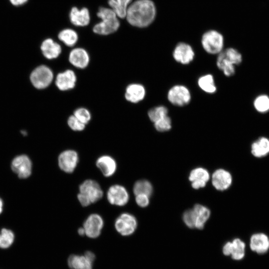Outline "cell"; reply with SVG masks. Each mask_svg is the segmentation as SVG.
Masks as SVG:
<instances>
[{"instance_id": "4dcf8cb0", "label": "cell", "mask_w": 269, "mask_h": 269, "mask_svg": "<svg viewBox=\"0 0 269 269\" xmlns=\"http://www.w3.org/2000/svg\"><path fill=\"white\" fill-rule=\"evenodd\" d=\"M133 191L135 195L145 194L149 197L152 192V187L147 180H140L134 183Z\"/></svg>"}, {"instance_id": "52a82bcc", "label": "cell", "mask_w": 269, "mask_h": 269, "mask_svg": "<svg viewBox=\"0 0 269 269\" xmlns=\"http://www.w3.org/2000/svg\"><path fill=\"white\" fill-rule=\"evenodd\" d=\"M137 225L135 217L128 213L121 214L115 222L117 231L122 236H129L133 234L136 230Z\"/></svg>"}, {"instance_id": "836d02e7", "label": "cell", "mask_w": 269, "mask_h": 269, "mask_svg": "<svg viewBox=\"0 0 269 269\" xmlns=\"http://www.w3.org/2000/svg\"><path fill=\"white\" fill-rule=\"evenodd\" d=\"M154 127L159 132L169 131L172 128L171 119L167 115L154 122Z\"/></svg>"}, {"instance_id": "e0dca14e", "label": "cell", "mask_w": 269, "mask_h": 269, "mask_svg": "<svg viewBox=\"0 0 269 269\" xmlns=\"http://www.w3.org/2000/svg\"><path fill=\"white\" fill-rule=\"evenodd\" d=\"M69 60L74 66L83 69L88 66L90 58L88 52L84 49L76 48L71 51Z\"/></svg>"}, {"instance_id": "5bb4252c", "label": "cell", "mask_w": 269, "mask_h": 269, "mask_svg": "<svg viewBox=\"0 0 269 269\" xmlns=\"http://www.w3.org/2000/svg\"><path fill=\"white\" fill-rule=\"evenodd\" d=\"M76 80V76L74 71L66 70L57 75L55 84L60 90L67 91L75 87Z\"/></svg>"}, {"instance_id": "7a4b0ae2", "label": "cell", "mask_w": 269, "mask_h": 269, "mask_svg": "<svg viewBox=\"0 0 269 269\" xmlns=\"http://www.w3.org/2000/svg\"><path fill=\"white\" fill-rule=\"evenodd\" d=\"M102 21L93 27L94 32L100 35H108L116 32L120 27V21L116 13L111 9L101 7L97 13Z\"/></svg>"}, {"instance_id": "ffe728a7", "label": "cell", "mask_w": 269, "mask_h": 269, "mask_svg": "<svg viewBox=\"0 0 269 269\" xmlns=\"http://www.w3.org/2000/svg\"><path fill=\"white\" fill-rule=\"evenodd\" d=\"M96 166L101 170L104 176H112L117 169V163L115 160L109 155H102L96 161Z\"/></svg>"}, {"instance_id": "d4e9b609", "label": "cell", "mask_w": 269, "mask_h": 269, "mask_svg": "<svg viewBox=\"0 0 269 269\" xmlns=\"http://www.w3.org/2000/svg\"><path fill=\"white\" fill-rule=\"evenodd\" d=\"M218 56L235 66L239 65L243 61L241 53L236 49L232 47L223 50L218 54Z\"/></svg>"}, {"instance_id": "484cf974", "label": "cell", "mask_w": 269, "mask_h": 269, "mask_svg": "<svg viewBox=\"0 0 269 269\" xmlns=\"http://www.w3.org/2000/svg\"><path fill=\"white\" fill-rule=\"evenodd\" d=\"M193 210L195 217V228L201 229L209 218L210 211L207 208L200 204L195 205Z\"/></svg>"}, {"instance_id": "3957f363", "label": "cell", "mask_w": 269, "mask_h": 269, "mask_svg": "<svg viewBox=\"0 0 269 269\" xmlns=\"http://www.w3.org/2000/svg\"><path fill=\"white\" fill-rule=\"evenodd\" d=\"M103 196V190L98 182L92 179L85 180L79 186L77 198L84 207L96 202Z\"/></svg>"}, {"instance_id": "ba28073f", "label": "cell", "mask_w": 269, "mask_h": 269, "mask_svg": "<svg viewBox=\"0 0 269 269\" xmlns=\"http://www.w3.org/2000/svg\"><path fill=\"white\" fill-rule=\"evenodd\" d=\"M11 167L20 178H26L31 174L32 162L26 155H20L13 158Z\"/></svg>"}, {"instance_id": "277c9868", "label": "cell", "mask_w": 269, "mask_h": 269, "mask_svg": "<svg viewBox=\"0 0 269 269\" xmlns=\"http://www.w3.org/2000/svg\"><path fill=\"white\" fill-rule=\"evenodd\" d=\"M201 44L206 52L211 54H218L223 50L224 38L217 31L210 30L202 35Z\"/></svg>"}, {"instance_id": "d590c367", "label": "cell", "mask_w": 269, "mask_h": 269, "mask_svg": "<svg viewBox=\"0 0 269 269\" xmlns=\"http://www.w3.org/2000/svg\"><path fill=\"white\" fill-rule=\"evenodd\" d=\"M67 122L69 127L75 131H81L85 128L86 125L82 123L74 115H71L69 117Z\"/></svg>"}, {"instance_id": "83f0119b", "label": "cell", "mask_w": 269, "mask_h": 269, "mask_svg": "<svg viewBox=\"0 0 269 269\" xmlns=\"http://www.w3.org/2000/svg\"><path fill=\"white\" fill-rule=\"evenodd\" d=\"M132 0H108L109 5L117 15L122 18L126 16L128 5Z\"/></svg>"}, {"instance_id": "cb8c5ba5", "label": "cell", "mask_w": 269, "mask_h": 269, "mask_svg": "<svg viewBox=\"0 0 269 269\" xmlns=\"http://www.w3.org/2000/svg\"><path fill=\"white\" fill-rule=\"evenodd\" d=\"M93 262L85 255H71L68 260V264L71 269H92Z\"/></svg>"}, {"instance_id": "7c38bea8", "label": "cell", "mask_w": 269, "mask_h": 269, "mask_svg": "<svg viewBox=\"0 0 269 269\" xmlns=\"http://www.w3.org/2000/svg\"><path fill=\"white\" fill-rule=\"evenodd\" d=\"M172 56L174 59L178 63L183 65H187L193 60L195 53L189 44L184 42H180L175 47Z\"/></svg>"}, {"instance_id": "e575fe53", "label": "cell", "mask_w": 269, "mask_h": 269, "mask_svg": "<svg viewBox=\"0 0 269 269\" xmlns=\"http://www.w3.org/2000/svg\"><path fill=\"white\" fill-rule=\"evenodd\" d=\"M73 115L85 125L88 124L91 118L89 111L84 108L76 109Z\"/></svg>"}, {"instance_id": "d6986e66", "label": "cell", "mask_w": 269, "mask_h": 269, "mask_svg": "<svg viewBox=\"0 0 269 269\" xmlns=\"http://www.w3.org/2000/svg\"><path fill=\"white\" fill-rule=\"evenodd\" d=\"M209 178L208 171L201 167L192 170L189 177V180L192 182V187L196 189L205 187Z\"/></svg>"}, {"instance_id": "7bdbcfd3", "label": "cell", "mask_w": 269, "mask_h": 269, "mask_svg": "<svg viewBox=\"0 0 269 269\" xmlns=\"http://www.w3.org/2000/svg\"><path fill=\"white\" fill-rule=\"evenodd\" d=\"M21 133L23 135H26L27 134V133L25 131H21Z\"/></svg>"}, {"instance_id": "603a6c76", "label": "cell", "mask_w": 269, "mask_h": 269, "mask_svg": "<svg viewBox=\"0 0 269 269\" xmlns=\"http://www.w3.org/2000/svg\"><path fill=\"white\" fill-rule=\"evenodd\" d=\"M251 151L257 158L268 155L269 154V138L264 136L259 137L252 143Z\"/></svg>"}, {"instance_id": "ab89813d", "label": "cell", "mask_w": 269, "mask_h": 269, "mask_svg": "<svg viewBox=\"0 0 269 269\" xmlns=\"http://www.w3.org/2000/svg\"><path fill=\"white\" fill-rule=\"evenodd\" d=\"M84 255L90 260L94 262L95 259V255L90 251H87L85 252Z\"/></svg>"}, {"instance_id": "5b68a950", "label": "cell", "mask_w": 269, "mask_h": 269, "mask_svg": "<svg viewBox=\"0 0 269 269\" xmlns=\"http://www.w3.org/2000/svg\"><path fill=\"white\" fill-rule=\"evenodd\" d=\"M53 78L52 70L45 65L36 67L30 76L31 83L35 88L39 89L47 87L51 83Z\"/></svg>"}, {"instance_id": "4fadbf2b", "label": "cell", "mask_w": 269, "mask_h": 269, "mask_svg": "<svg viewBox=\"0 0 269 269\" xmlns=\"http://www.w3.org/2000/svg\"><path fill=\"white\" fill-rule=\"evenodd\" d=\"M245 243L241 239L237 238L224 245L223 253L225 256H231L232 258L235 260H240L245 256Z\"/></svg>"}, {"instance_id": "4316f807", "label": "cell", "mask_w": 269, "mask_h": 269, "mask_svg": "<svg viewBox=\"0 0 269 269\" xmlns=\"http://www.w3.org/2000/svg\"><path fill=\"white\" fill-rule=\"evenodd\" d=\"M199 87L204 92L212 94L217 91L213 76L210 74H207L200 76L197 81Z\"/></svg>"}, {"instance_id": "1f68e13d", "label": "cell", "mask_w": 269, "mask_h": 269, "mask_svg": "<svg viewBox=\"0 0 269 269\" xmlns=\"http://www.w3.org/2000/svg\"><path fill=\"white\" fill-rule=\"evenodd\" d=\"M168 109L165 106L160 105L150 109L147 114L149 120L154 123L168 115Z\"/></svg>"}, {"instance_id": "f1b7e54d", "label": "cell", "mask_w": 269, "mask_h": 269, "mask_svg": "<svg viewBox=\"0 0 269 269\" xmlns=\"http://www.w3.org/2000/svg\"><path fill=\"white\" fill-rule=\"evenodd\" d=\"M253 106L257 112L267 113L269 112V96L265 94L258 95L253 101Z\"/></svg>"}, {"instance_id": "8fae6325", "label": "cell", "mask_w": 269, "mask_h": 269, "mask_svg": "<svg viewBox=\"0 0 269 269\" xmlns=\"http://www.w3.org/2000/svg\"><path fill=\"white\" fill-rule=\"evenodd\" d=\"M79 161L77 152L73 150H64L59 155L58 165L60 168L66 173H72L76 168Z\"/></svg>"}, {"instance_id": "6da1fadb", "label": "cell", "mask_w": 269, "mask_h": 269, "mask_svg": "<svg viewBox=\"0 0 269 269\" xmlns=\"http://www.w3.org/2000/svg\"><path fill=\"white\" fill-rule=\"evenodd\" d=\"M155 15V6L151 0H137L128 7L126 17L132 25L145 27L152 22Z\"/></svg>"}, {"instance_id": "9c48e42d", "label": "cell", "mask_w": 269, "mask_h": 269, "mask_svg": "<svg viewBox=\"0 0 269 269\" xmlns=\"http://www.w3.org/2000/svg\"><path fill=\"white\" fill-rule=\"evenodd\" d=\"M107 197L110 204L123 206L128 202L129 194L125 187L119 184H115L109 188Z\"/></svg>"}, {"instance_id": "9a60e30c", "label": "cell", "mask_w": 269, "mask_h": 269, "mask_svg": "<svg viewBox=\"0 0 269 269\" xmlns=\"http://www.w3.org/2000/svg\"><path fill=\"white\" fill-rule=\"evenodd\" d=\"M212 181L216 189L222 191L226 190L231 185L232 177L229 172L219 169L213 173Z\"/></svg>"}, {"instance_id": "b9f144b4", "label": "cell", "mask_w": 269, "mask_h": 269, "mask_svg": "<svg viewBox=\"0 0 269 269\" xmlns=\"http://www.w3.org/2000/svg\"><path fill=\"white\" fill-rule=\"evenodd\" d=\"M3 209V201L2 199L0 198V214L2 212Z\"/></svg>"}, {"instance_id": "8d00e7d4", "label": "cell", "mask_w": 269, "mask_h": 269, "mask_svg": "<svg viewBox=\"0 0 269 269\" xmlns=\"http://www.w3.org/2000/svg\"><path fill=\"white\" fill-rule=\"evenodd\" d=\"M183 219L185 224L190 228H195V217L193 209L185 211Z\"/></svg>"}, {"instance_id": "60d3db41", "label": "cell", "mask_w": 269, "mask_h": 269, "mask_svg": "<svg viewBox=\"0 0 269 269\" xmlns=\"http://www.w3.org/2000/svg\"><path fill=\"white\" fill-rule=\"evenodd\" d=\"M78 234L81 236H83L85 235V230L83 227L79 228L78 230Z\"/></svg>"}, {"instance_id": "f35d334b", "label": "cell", "mask_w": 269, "mask_h": 269, "mask_svg": "<svg viewBox=\"0 0 269 269\" xmlns=\"http://www.w3.org/2000/svg\"><path fill=\"white\" fill-rule=\"evenodd\" d=\"M10 3L15 6H18L26 3L28 0H9Z\"/></svg>"}, {"instance_id": "2e32d148", "label": "cell", "mask_w": 269, "mask_h": 269, "mask_svg": "<svg viewBox=\"0 0 269 269\" xmlns=\"http://www.w3.org/2000/svg\"><path fill=\"white\" fill-rule=\"evenodd\" d=\"M250 247L258 254H265L269 249V238L263 233H255L250 238Z\"/></svg>"}, {"instance_id": "30bf717a", "label": "cell", "mask_w": 269, "mask_h": 269, "mask_svg": "<svg viewBox=\"0 0 269 269\" xmlns=\"http://www.w3.org/2000/svg\"><path fill=\"white\" fill-rule=\"evenodd\" d=\"M104 226L102 217L97 214L90 215L83 224L85 235L91 238H96L101 234Z\"/></svg>"}, {"instance_id": "7402d4cb", "label": "cell", "mask_w": 269, "mask_h": 269, "mask_svg": "<svg viewBox=\"0 0 269 269\" xmlns=\"http://www.w3.org/2000/svg\"><path fill=\"white\" fill-rule=\"evenodd\" d=\"M40 49L44 56L48 59L58 57L61 52V47L51 38H47L43 41Z\"/></svg>"}, {"instance_id": "44dd1931", "label": "cell", "mask_w": 269, "mask_h": 269, "mask_svg": "<svg viewBox=\"0 0 269 269\" xmlns=\"http://www.w3.org/2000/svg\"><path fill=\"white\" fill-rule=\"evenodd\" d=\"M145 89L140 84H130L126 88L125 98L126 100L133 103H137L142 101L145 96Z\"/></svg>"}, {"instance_id": "8992f818", "label": "cell", "mask_w": 269, "mask_h": 269, "mask_svg": "<svg viewBox=\"0 0 269 269\" xmlns=\"http://www.w3.org/2000/svg\"><path fill=\"white\" fill-rule=\"evenodd\" d=\"M167 99L172 105L183 107L188 104L191 100V94L187 87L182 85L172 86L167 93Z\"/></svg>"}, {"instance_id": "ac0fdd59", "label": "cell", "mask_w": 269, "mask_h": 269, "mask_svg": "<svg viewBox=\"0 0 269 269\" xmlns=\"http://www.w3.org/2000/svg\"><path fill=\"white\" fill-rule=\"evenodd\" d=\"M69 18L71 23L77 26H86L90 21L89 11L86 7L81 9L76 7H72L70 12Z\"/></svg>"}, {"instance_id": "74e56055", "label": "cell", "mask_w": 269, "mask_h": 269, "mask_svg": "<svg viewBox=\"0 0 269 269\" xmlns=\"http://www.w3.org/2000/svg\"><path fill=\"white\" fill-rule=\"evenodd\" d=\"M135 196V202L139 206L145 207L148 205L149 196L145 194H138Z\"/></svg>"}, {"instance_id": "d6a6232c", "label": "cell", "mask_w": 269, "mask_h": 269, "mask_svg": "<svg viewBox=\"0 0 269 269\" xmlns=\"http://www.w3.org/2000/svg\"><path fill=\"white\" fill-rule=\"evenodd\" d=\"M14 239V235L12 231L5 228L1 229L0 233V248H9L13 243Z\"/></svg>"}, {"instance_id": "f546056e", "label": "cell", "mask_w": 269, "mask_h": 269, "mask_svg": "<svg viewBox=\"0 0 269 269\" xmlns=\"http://www.w3.org/2000/svg\"><path fill=\"white\" fill-rule=\"evenodd\" d=\"M58 38L68 46H73L77 42L78 36L77 32L70 28L61 30L58 35Z\"/></svg>"}]
</instances>
